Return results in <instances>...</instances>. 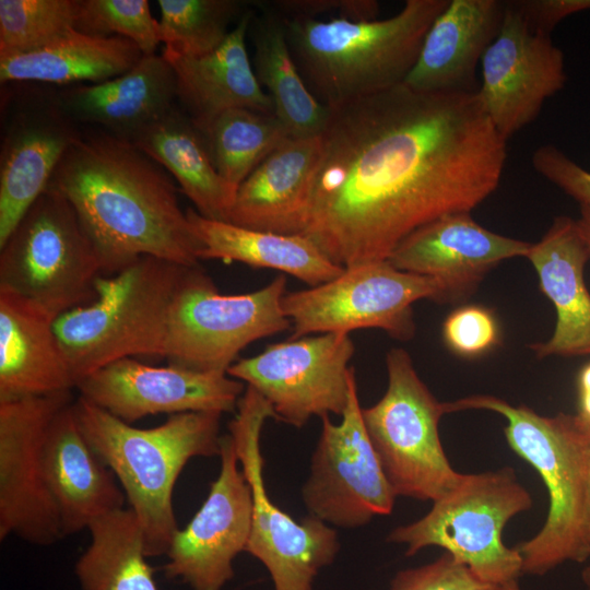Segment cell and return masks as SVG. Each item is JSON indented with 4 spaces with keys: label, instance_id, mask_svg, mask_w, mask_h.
Wrapping results in <instances>:
<instances>
[{
    "label": "cell",
    "instance_id": "1",
    "mask_svg": "<svg viewBox=\"0 0 590 590\" xmlns=\"http://www.w3.org/2000/svg\"><path fill=\"white\" fill-rule=\"evenodd\" d=\"M302 235L333 263L386 261L421 226L499 186L507 140L476 92L404 83L330 109Z\"/></svg>",
    "mask_w": 590,
    "mask_h": 590
},
{
    "label": "cell",
    "instance_id": "2",
    "mask_svg": "<svg viewBox=\"0 0 590 590\" xmlns=\"http://www.w3.org/2000/svg\"><path fill=\"white\" fill-rule=\"evenodd\" d=\"M47 188L74 209L103 275L143 256L199 264L201 245L179 205L173 177L131 141L103 130L80 133Z\"/></svg>",
    "mask_w": 590,
    "mask_h": 590
},
{
    "label": "cell",
    "instance_id": "3",
    "mask_svg": "<svg viewBox=\"0 0 590 590\" xmlns=\"http://www.w3.org/2000/svg\"><path fill=\"white\" fill-rule=\"evenodd\" d=\"M448 2L406 0L398 13L382 20L282 17L300 75L332 109L403 83Z\"/></svg>",
    "mask_w": 590,
    "mask_h": 590
},
{
    "label": "cell",
    "instance_id": "4",
    "mask_svg": "<svg viewBox=\"0 0 590 590\" xmlns=\"http://www.w3.org/2000/svg\"><path fill=\"white\" fill-rule=\"evenodd\" d=\"M73 409L83 436L118 479L140 522L146 556L166 555L179 530L175 483L190 459L220 457L222 414L178 413L156 427L138 428L80 396Z\"/></svg>",
    "mask_w": 590,
    "mask_h": 590
},
{
    "label": "cell",
    "instance_id": "5",
    "mask_svg": "<svg viewBox=\"0 0 590 590\" xmlns=\"http://www.w3.org/2000/svg\"><path fill=\"white\" fill-rule=\"evenodd\" d=\"M447 413L487 410L503 415L509 447L541 475L550 505L541 530L520 543L522 574L543 576L565 562L590 556L588 528V462L590 445L576 415L543 416L526 405L475 394L446 402Z\"/></svg>",
    "mask_w": 590,
    "mask_h": 590
},
{
    "label": "cell",
    "instance_id": "6",
    "mask_svg": "<svg viewBox=\"0 0 590 590\" xmlns=\"http://www.w3.org/2000/svg\"><path fill=\"white\" fill-rule=\"evenodd\" d=\"M192 267L143 256L99 275L95 298L54 321L75 384L121 358L164 357L173 306Z\"/></svg>",
    "mask_w": 590,
    "mask_h": 590
},
{
    "label": "cell",
    "instance_id": "7",
    "mask_svg": "<svg viewBox=\"0 0 590 590\" xmlns=\"http://www.w3.org/2000/svg\"><path fill=\"white\" fill-rule=\"evenodd\" d=\"M433 503L424 517L393 529L387 541L405 544L408 556L426 546L442 547L480 579L502 588L518 580L521 556L504 544L502 532L512 517L532 507V498L514 469L463 474Z\"/></svg>",
    "mask_w": 590,
    "mask_h": 590
},
{
    "label": "cell",
    "instance_id": "8",
    "mask_svg": "<svg viewBox=\"0 0 590 590\" xmlns=\"http://www.w3.org/2000/svg\"><path fill=\"white\" fill-rule=\"evenodd\" d=\"M103 267L74 209L47 188L0 245V291L13 293L55 320L95 298Z\"/></svg>",
    "mask_w": 590,
    "mask_h": 590
},
{
    "label": "cell",
    "instance_id": "9",
    "mask_svg": "<svg viewBox=\"0 0 590 590\" xmlns=\"http://www.w3.org/2000/svg\"><path fill=\"white\" fill-rule=\"evenodd\" d=\"M388 387L363 421L386 477L397 496L435 502L462 479L442 449L438 424L447 413L418 377L403 349L386 357Z\"/></svg>",
    "mask_w": 590,
    "mask_h": 590
},
{
    "label": "cell",
    "instance_id": "10",
    "mask_svg": "<svg viewBox=\"0 0 590 590\" xmlns=\"http://www.w3.org/2000/svg\"><path fill=\"white\" fill-rule=\"evenodd\" d=\"M286 276L255 292L223 295L198 266L173 306L165 358L194 371L227 374L248 344L292 327L282 308Z\"/></svg>",
    "mask_w": 590,
    "mask_h": 590
},
{
    "label": "cell",
    "instance_id": "11",
    "mask_svg": "<svg viewBox=\"0 0 590 590\" xmlns=\"http://www.w3.org/2000/svg\"><path fill=\"white\" fill-rule=\"evenodd\" d=\"M268 418H274L271 404L247 386L228 424L252 495L246 551L268 569L274 590H312L319 570L331 564L339 552V536L328 523L310 515L295 521L271 500L264 486L260 449L261 430Z\"/></svg>",
    "mask_w": 590,
    "mask_h": 590
},
{
    "label": "cell",
    "instance_id": "12",
    "mask_svg": "<svg viewBox=\"0 0 590 590\" xmlns=\"http://www.w3.org/2000/svg\"><path fill=\"white\" fill-rule=\"evenodd\" d=\"M424 298L444 303L440 283L386 260L347 267L329 282L285 293L282 308L292 324L290 339L374 328L406 341L415 333L412 305Z\"/></svg>",
    "mask_w": 590,
    "mask_h": 590
},
{
    "label": "cell",
    "instance_id": "13",
    "mask_svg": "<svg viewBox=\"0 0 590 590\" xmlns=\"http://www.w3.org/2000/svg\"><path fill=\"white\" fill-rule=\"evenodd\" d=\"M349 333H320L268 345L234 363L227 375L257 390L274 420L303 427L311 417L342 415L355 375Z\"/></svg>",
    "mask_w": 590,
    "mask_h": 590
},
{
    "label": "cell",
    "instance_id": "14",
    "mask_svg": "<svg viewBox=\"0 0 590 590\" xmlns=\"http://www.w3.org/2000/svg\"><path fill=\"white\" fill-rule=\"evenodd\" d=\"M340 424L321 417L322 428L311 457L302 499L310 516L339 528L367 524L392 512L396 493L367 434L355 375Z\"/></svg>",
    "mask_w": 590,
    "mask_h": 590
},
{
    "label": "cell",
    "instance_id": "15",
    "mask_svg": "<svg viewBox=\"0 0 590 590\" xmlns=\"http://www.w3.org/2000/svg\"><path fill=\"white\" fill-rule=\"evenodd\" d=\"M72 390L0 401V540L14 535L34 545L63 538L47 485L43 444Z\"/></svg>",
    "mask_w": 590,
    "mask_h": 590
},
{
    "label": "cell",
    "instance_id": "16",
    "mask_svg": "<svg viewBox=\"0 0 590 590\" xmlns=\"http://www.w3.org/2000/svg\"><path fill=\"white\" fill-rule=\"evenodd\" d=\"M480 66L476 95L506 140L533 122L567 79L563 51L550 35L533 32L509 1L500 31Z\"/></svg>",
    "mask_w": 590,
    "mask_h": 590
},
{
    "label": "cell",
    "instance_id": "17",
    "mask_svg": "<svg viewBox=\"0 0 590 590\" xmlns=\"http://www.w3.org/2000/svg\"><path fill=\"white\" fill-rule=\"evenodd\" d=\"M221 470L190 522L179 529L163 570L193 590H221L234 576L233 562L250 535L252 495L229 434L221 438Z\"/></svg>",
    "mask_w": 590,
    "mask_h": 590
},
{
    "label": "cell",
    "instance_id": "18",
    "mask_svg": "<svg viewBox=\"0 0 590 590\" xmlns=\"http://www.w3.org/2000/svg\"><path fill=\"white\" fill-rule=\"evenodd\" d=\"M75 389L88 402L132 424L160 413L233 412L246 388L227 374L155 367L126 357L82 378Z\"/></svg>",
    "mask_w": 590,
    "mask_h": 590
},
{
    "label": "cell",
    "instance_id": "19",
    "mask_svg": "<svg viewBox=\"0 0 590 590\" xmlns=\"http://www.w3.org/2000/svg\"><path fill=\"white\" fill-rule=\"evenodd\" d=\"M530 247L483 227L471 212H458L411 233L387 261L398 270L435 279L442 286L444 303H453L472 295L502 261L526 257Z\"/></svg>",
    "mask_w": 590,
    "mask_h": 590
},
{
    "label": "cell",
    "instance_id": "20",
    "mask_svg": "<svg viewBox=\"0 0 590 590\" xmlns=\"http://www.w3.org/2000/svg\"><path fill=\"white\" fill-rule=\"evenodd\" d=\"M73 402L57 413L43 444L44 472L58 508L63 538L125 508L127 500L115 474L83 436Z\"/></svg>",
    "mask_w": 590,
    "mask_h": 590
},
{
    "label": "cell",
    "instance_id": "21",
    "mask_svg": "<svg viewBox=\"0 0 590 590\" xmlns=\"http://www.w3.org/2000/svg\"><path fill=\"white\" fill-rule=\"evenodd\" d=\"M505 11L502 0H449L403 83L428 93L477 92L476 68L497 37Z\"/></svg>",
    "mask_w": 590,
    "mask_h": 590
},
{
    "label": "cell",
    "instance_id": "22",
    "mask_svg": "<svg viewBox=\"0 0 590 590\" xmlns=\"http://www.w3.org/2000/svg\"><path fill=\"white\" fill-rule=\"evenodd\" d=\"M320 150V135L287 139L237 188L227 222L260 232L303 234Z\"/></svg>",
    "mask_w": 590,
    "mask_h": 590
},
{
    "label": "cell",
    "instance_id": "23",
    "mask_svg": "<svg viewBox=\"0 0 590 590\" xmlns=\"http://www.w3.org/2000/svg\"><path fill=\"white\" fill-rule=\"evenodd\" d=\"M80 133L57 102L14 117L1 145L0 245L47 189Z\"/></svg>",
    "mask_w": 590,
    "mask_h": 590
},
{
    "label": "cell",
    "instance_id": "24",
    "mask_svg": "<svg viewBox=\"0 0 590 590\" xmlns=\"http://www.w3.org/2000/svg\"><path fill=\"white\" fill-rule=\"evenodd\" d=\"M526 258L556 311L552 337L532 344L531 350L539 358L590 355V293L583 276L590 251L576 221L556 216L544 236L531 244Z\"/></svg>",
    "mask_w": 590,
    "mask_h": 590
},
{
    "label": "cell",
    "instance_id": "25",
    "mask_svg": "<svg viewBox=\"0 0 590 590\" xmlns=\"http://www.w3.org/2000/svg\"><path fill=\"white\" fill-rule=\"evenodd\" d=\"M176 76L163 55L143 56L126 73L95 84H78L60 93L57 104L73 121L132 141L176 106Z\"/></svg>",
    "mask_w": 590,
    "mask_h": 590
},
{
    "label": "cell",
    "instance_id": "26",
    "mask_svg": "<svg viewBox=\"0 0 590 590\" xmlns=\"http://www.w3.org/2000/svg\"><path fill=\"white\" fill-rule=\"evenodd\" d=\"M252 15L248 9L223 44L206 55L162 54L175 72L177 101L199 130L233 108L274 114L272 99L258 82L247 52Z\"/></svg>",
    "mask_w": 590,
    "mask_h": 590
},
{
    "label": "cell",
    "instance_id": "27",
    "mask_svg": "<svg viewBox=\"0 0 590 590\" xmlns=\"http://www.w3.org/2000/svg\"><path fill=\"white\" fill-rule=\"evenodd\" d=\"M54 321L35 304L0 291V401L75 389Z\"/></svg>",
    "mask_w": 590,
    "mask_h": 590
},
{
    "label": "cell",
    "instance_id": "28",
    "mask_svg": "<svg viewBox=\"0 0 590 590\" xmlns=\"http://www.w3.org/2000/svg\"><path fill=\"white\" fill-rule=\"evenodd\" d=\"M186 214L201 245L200 260L237 261L255 268L279 270L310 287L343 273L308 237L253 231L210 220L188 208Z\"/></svg>",
    "mask_w": 590,
    "mask_h": 590
},
{
    "label": "cell",
    "instance_id": "29",
    "mask_svg": "<svg viewBox=\"0 0 590 590\" xmlns=\"http://www.w3.org/2000/svg\"><path fill=\"white\" fill-rule=\"evenodd\" d=\"M131 142L176 179L200 215L228 221L236 189L217 173L202 133L177 105Z\"/></svg>",
    "mask_w": 590,
    "mask_h": 590
},
{
    "label": "cell",
    "instance_id": "30",
    "mask_svg": "<svg viewBox=\"0 0 590 590\" xmlns=\"http://www.w3.org/2000/svg\"><path fill=\"white\" fill-rule=\"evenodd\" d=\"M142 57L138 46L125 37L90 35L73 28L39 50L0 57V81L95 84L126 73Z\"/></svg>",
    "mask_w": 590,
    "mask_h": 590
},
{
    "label": "cell",
    "instance_id": "31",
    "mask_svg": "<svg viewBox=\"0 0 590 590\" xmlns=\"http://www.w3.org/2000/svg\"><path fill=\"white\" fill-rule=\"evenodd\" d=\"M253 12L248 34L253 46L252 67L258 82L272 99L274 115L291 138L321 135L330 108L310 92L292 56L283 17L266 4Z\"/></svg>",
    "mask_w": 590,
    "mask_h": 590
},
{
    "label": "cell",
    "instance_id": "32",
    "mask_svg": "<svg viewBox=\"0 0 590 590\" xmlns=\"http://www.w3.org/2000/svg\"><path fill=\"white\" fill-rule=\"evenodd\" d=\"M87 530L91 542L75 564L82 590H158L131 508L104 515Z\"/></svg>",
    "mask_w": 590,
    "mask_h": 590
},
{
    "label": "cell",
    "instance_id": "33",
    "mask_svg": "<svg viewBox=\"0 0 590 590\" xmlns=\"http://www.w3.org/2000/svg\"><path fill=\"white\" fill-rule=\"evenodd\" d=\"M221 177L236 189L290 134L274 114L233 108L200 130Z\"/></svg>",
    "mask_w": 590,
    "mask_h": 590
},
{
    "label": "cell",
    "instance_id": "34",
    "mask_svg": "<svg viewBox=\"0 0 590 590\" xmlns=\"http://www.w3.org/2000/svg\"><path fill=\"white\" fill-rule=\"evenodd\" d=\"M157 4L163 51L182 57L215 50L231 33V23L248 10L239 0H158Z\"/></svg>",
    "mask_w": 590,
    "mask_h": 590
},
{
    "label": "cell",
    "instance_id": "35",
    "mask_svg": "<svg viewBox=\"0 0 590 590\" xmlns=\"http://www.w3.org/2000/svg\"><path fill=\"white\" fill-rule=\"evenodd\" d=\"M81 0H0V57L39 50L75 27Z\"/></svg>",
    "mask_w": 590,
    "mask_h": 590
},
{
    "label": "cell",
    "instance_id": "36",
    "mask_svg": "<svg viewBox=\"0 0 590 590\" xmlns=\"http://www.w3.org/2000/svg\"><path fill=\"white\" fill-rule=\"evenodd\" d=\"M75 30L97 36H121L143 56L155 54L161 43L158 21L146 0H81Z\"/></svg>",
    "mask_w": 590,
    "mask_h": 590
},
{
    "label": "cell",
    "instance_id": "37",
    "mask_svg": "<svg viewBox=\"0 0 590 590\" xmlns=\"http://www.w3.org/2000/svg\"><path fill=\"white\" fill-rule=\"evenodd\" d=\"M446 345L463 357L480 356L499 341V327L494 314L476 305L455 309L444 321Z\"/></svg>",
    "mask_w": 590,
    "mask_h": 590
},
{
    "label": "cell",
    "instance_id": "38",
    "mask_svg": "<svg viewBox=\"0 0 590 590\" xmlns=\"http://www.w3.org/2000/svg\"><path fill=\"white\" fill-rule=\"evenodd\" d=\"M390 590H503L480 579L448 552L436 560L399 571Z\"/></svg>",
    "mask_w": 590,
    "mask_h": 590
},
{
    "label": "cell",
    "instance_id": "39",
    "mask_svg": "<svg viewBox=\"0 0 590 590\" xmlns=\"http://www.w3.org/2000/svg\"><path fill=\"white\" fill-rule=\"evenodd\" d=\"M536 173L569 197L590 206V172L578 165L553 144L540 145L532 154Z\"/></svg>",
    "mask_w": 590,
    "mask_h": 590
},
{
    "label": "cell",
    "instance_id": "40",
    "mask_svg": "<svg viewBox=\"0 0 590 590\" xmlns=\"http://www.w3.org/2000/svg\"><path fill=\"white\" fill-rule=\"evenodd\" d=\"M271 9L287 17L317 19L320 14H335V19L352 21L376 20L379 3L375 0H276Z\"/></svg>",
    "mask_w": 590,
    "mask_h": 590
},
{
    "label": "cell",
    "instance_id": "41",
    "mask_svg": "<svg viewBox=\"0 0 590 590\" xmlns=\"http://www.w3.org/2000/svg\"><path fill=\"white\" fill-rule=\"evenodd\" d=\"M535 33L550 35L565 17L590 10V0H509Z\"/></svg>",
    "mask_w": 590,
    "mask_h": 590
},
{
    "label": "cell",
    "instance_id": "42",
    "mask_svg": "<svg viewBox=\"0 0 590 590\" xmlns=\"http://www.w3.org/2000/svg\"><path fill=\"white\" fill-rule=\"evenodd\" d=\"M578 415L590 421V363L585 365L578 375Z\"/></svg>",
    "mask_w": 590,
    "mask_h": 590
},
{
    "label": "cell",
    "instance_id": "43",
    "mask_svg": "<svg viewBox=\"0 0 590 590\" xmlns=\"http://www.w3.org/2000/svg\"><path fill=\"white\" fill-rule=\"evenodd\" d=\"M576 224L590 251V206L580 205V216Z\"/></svg>",
    "mask_w": 590,
    "mask_h": 590
},
{
    "label": "cell",
    "instance_id": "44",
    "mask_svg": "<svg viewBox=\"0 0 590 590\" xmlns=\"http://www.w3.org/2000/svg\"><path fill=\"white\" fill-rule=\"evenodd\" d=\"M576 420L579 428L581 429L582 434L585 435L587 441L590 445V421L580 417L578 414L576 415Z\"/></svg>",
    "mask_w": 590,
    "mask_h": 590
},
{
    "label": "cell",
    "instance_id": "45",
    "mask_svg": "<svg viewBox=\"0 0 590 590\" xmlns=\"http://www.w3.org/2000/svg\"><path fill=\"white\" fill-rule=\"evenodd\" d=\"M588 528H589V535H590V457L588 462Z\"/></svg>",
    "mask_w": 590,
    "mask_h": 590
},
{
    "label": "cell",
    "instance_id": "46",
    "mask_svg": "<svg viewBox=\"0 0 590 590\" xmlns=\"http://www.w3.org/2000/svg\"><path fill=\"white\" fill-rule=\"evenodd\" d=\"M581 579L588 590H590V564L583 568L581 573Z\"/></svg>",
    "mask_w": 590,
    "mask_h": 590
},
{
    "label": "cell",
    "instance_id": "47",
    "mask_svg": "<svg viewBox=\"0 0 590 590\" xmlns=\"http://www.w3.org/2000/svg\"><path fill=\"white\" fill-rule=\"evenodd\" d=\"M503 590H521L518 580L511 581L503 587Z\"/></svg>",
    "mask_w": 590,
    "mask_h": 590
}]
</instances>
